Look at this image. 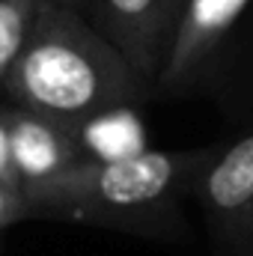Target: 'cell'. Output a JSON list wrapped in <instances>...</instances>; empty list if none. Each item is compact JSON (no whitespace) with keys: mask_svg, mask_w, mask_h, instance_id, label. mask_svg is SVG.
Here are the masks:
<instances>
[{"mask_svg":"<svg viewBox=\"0 0 253 256\" xmlns=\"http://www.w3.org/2000/svg\"><path fill=\"white\" fill-rule=\"evenodd\" d=\"M194 194L212 236L230 254H253V131L218 149Z\"/></svg>","mask_w":253,"mask_h":256,"instance_id":"4","label":"cell"},{"mask_svg":"<svg viewBox=\"0 0 253 256\" xmlns=\"http://www.w3.org/2000/svg\"><path fill=\"white\" fill-rule=\"evenodd\" d=\"M90 24L116 45L134 72L155 90L185 0H90Z\"/></svg>","mask_w":253,"mask_h":256,"instance_id":"3","label":"cell"},{"mask_svg":"<svg viewBox=\"0 0 253 256\" xmlns=\"http://www.w3.org/2000/svg\"><path fill=\"white\" fill-rule=\"evenodd\" d=\"M45 3H57V6H66V9H74V12L90 6V0H45Z\"/></svg>","mask_w":253,"mask_h":256,"instance_id":"11","label":"cell"},{"mask_svg":"<svg viewBox=\"0 0 253 256\" xmlns=\"http://www.w3.org/2000/svg\"><path fill=\"white\" fill-rule=\"evenodd\" d=\"M0 122L6 131L12 170L21 188L39 185L68 170L72 164L84 161L72 128L60 120H51V116H42L36 110L15 104V108L0 110Z\"/></svg>","mask_w":253,"mask_h":256,"instance_id":"6","label":"cell"},{"mask_svg":"<svg viewBox=\"0 0 253 256\" xmlns=\"http://www.w3.org/2000/svg\"><path fill=\"white\" fill-rule=\"evenodd\" d=\"M0 182L18 185V179H15V170H12V158H9V143H6L3 122H0Z\"/></svg>","mask_w":253,"mask_h":256,"instance_id":"10","label":"cell"},{"mask_svg":"<svg viewBox=\"0 0 253 256\" xmlns=\"http://www.w3.org/2000/svg\"><path fill=\"white\" fill-rule=\"evenodd\" d=\"M27 218H33V214H30V202L21 191V185L0 182V230H6L18 220H27Z\"/></svg>","mask_w":253,"mask_h":256,"instance_id":"9","label":"cell"},{"mask_svg":"<svg viewBox=\"0 0 253 256\" xmlns=\"http://www.w3.org/2000/svg\"><path fill=\"white\" fill-rule=\"evenodd\" d=\"M149 84L80 12L39 0L3 92L27 110L74 126L98 110L137 104Z\"/></svg>","mask_w":253,"mask_h":256,"instance_id":"1","label":"cell"},{"mask_svg":"<svg viewBox=\"0 0 253 256\" xmlns=\"http://www.w3.org/2000/svg\"><path fill=\"white\" fill-rule=\"evenodd\" d=\"M39 0H0V86L18 60Z\"/></svg>","mask_w":253,"mask_h":256,"instance_id":"8","label":"cell"},{"mask_svg":"<svg viewBox=\"0 0 253 256\" xmlns=\"http://www.w3.org/2000/svg\"><path fill=\"white\" fill-rule=\"evenodd\" d=\"M220 146L158 152L146 149L120 161H78L68 170L21 188L33 218L98 226H158L176 202L196 188Z\"/></svg>","mask_w":253,"mask_h":256,"instance_id":"2","label":"cell"},{"mask_svg":"<svg viewBox=\"0 0 253 256\" xmlns=\"http://www.w3.org/2000/svg\"><path fill=\"white\" fill-rule=\"evenodd\" d=\"M68 128L86 161H120V158H131L149 149L146 128L140 122L134 104L98 110Z\"/></svg>","mask_w":253,"mask_h":256,"instance_id":"7","label":"cell"},{"mask_svg":"<svg viewBox=\"0 0 253 256\" xmlns=\"http://www.w3.org/2000/svg\"><path fill=\"white\" fill-rule=\"evenodd\" d=\"M248 6L250 0H185L173 48L155 90L182 92L190 84H196L208 72L212 60L218 57Z\"/></svg>","mask_w":253,"mask_h":256,"instance_id":"5","label":"cell"}]
</instances>
